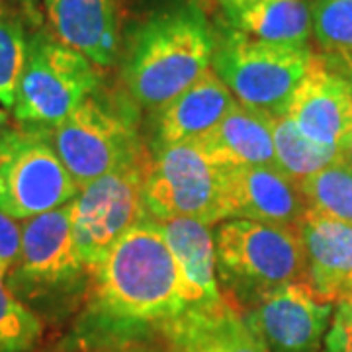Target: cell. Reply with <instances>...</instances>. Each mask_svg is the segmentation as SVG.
I'll return each instance as SVG.
<instances>
[{
	"instance_id": "obj_7",
	"label": "cell",
	"mask_w": 352,
	"mask_h": 352,
	"mask_svg": "<svg viewBox=\"0 0 352 352\" xmlns=\"http://www.w3.org/2000/svg\"><path fill=\"white\" fill-rule=\"evenodd\" d=\"M78 186L61 163L50 129L6 126L0 133V212L18 221L75 200Z\"/></svg>"
},
{
	"instance_id": "obj_1",
	"label": "cell",
	"mask_w": 352,
	"mask_h": 352,
	"mask_svg": "<svg viewBox=\"0 0 352 352\" xmlns=\"http://www.w3.org/2000/svg\"><path fill=\"white\" fill-rule=\"evenodd\" d=\"M186 309L175 258L155 219H145L90 268L88 302L75 346L104 349L163 331Z\"/></svg>"
},
{
	"instance_id": "obj_29",
	"label": "cell",
	"mask_w": 352,
	"mask_h": 352,
	"mask_svg": "<svg viewBox=\"0 0 352 352\" xmlns=\"http://www.w3.org/2000/svg\"><path fill=\"white\" fill-rule=\"evenodd\" d=\"M340 157H344L352 164V129L351 133L346 135V139L342 141V145H340Z\"/></svg>"
},
{
	"instance_id": "obj_16",
	"label": "cell",
	"mask_w": 352,
	"mask_h": 352,
	"mask_svg": "<svg viewBox=\"0 0 352 352\" xmlns=\"http://www.w3.org/2000/svg\"><path fill=\"white\" fill-rule=\"evenodd\" d=\"M161 333L170 352H268L247 317L226 300L184 309Z\"/></svg>"
},
{
	"instance_id": "obj_33",
	"label": "cell",
	"mask_w": 352,
	"mask_h": 352,
	"mask_svg": "<svg viewBox=\"0 0 352 352\" xmlns=\"http://www.w3.org/2000/svg\"><path fill=\"white\" fill-rule=\"evenodd\" d=\"M6 12H10V8H8V6H6V4H4L2 0H0V16H2V14H6Z\"/></svg>"
},
{
	"instance_id": "obj_30",
	"label": "cell",
	"mask_w": 352,
	"mask_h": 352,
	"mask_svg": "<svg viewBox=\"0 0 352 352\" xmlns=\"http://www.w3.org/2000/svg\"><path fill=\"white\" fill-rule=\"evenodd\" d=\"M249 2H254V0H217V4L221 6V10L227 12V10H233L237 6H243V4H249Z\"/></svg>"
},
{
	"instance_id": "obj_5",
	"label": "cell",
	"mask_w": 352,
	"mask_h": 352,
	"mask_svg": "<svg viewBox=\"0 0 352 352\" xmlns=\"http://www.w3.org/2000/svg\"><path fill=\"white\" fill-rule=\"evenodd\" d=\"M98 88H102L100 69L41 25L32 30L28 38L14 118L24 126L53 129Z\"/></svg>"
},
{
	"instance_id": "obj_2",
	"label": "cell",
	"mask_w": 352,
	"mask_h": 352,
	"mask_svg": "<svg viewBox=\"0 0 352 352\" xmlns=\"http://www.w3.org/2000/svg\"><path fill=\"white\" fill-rule=\"evenodd\" d=\"M215 34L206 12L184 4L151 14L131 32L122 82L139 110L157 112L212 69Z\"/></svg>"
},
{
	"instance_id": "obj_15",
	"label": "cell",
	"mask_w": 352,
	"mask_h": 352,
	"mask_svg": "<svg viewBox=\"0 0 352 352\" xmlns=\"http://www.w3.org/2000/svg\"><path fill=\"white\" fill-rule=\"evenodd\" d=\"M237 104L226 82L208 69L186 90L157 110L151 153L192 143L214 129Z\"/></svg>"
},
{
	"instance_id": "obj_34",
	"label": "cell",
	"mask_w": 352,
	"mask_h": 352,
	"mask_svg": "<svg viewBox=\"0 0 352 352\" xmlns=\"http://www.w3.org/2000/svg\"><path fill=\"white\" fill-rule=\"evenodd\" d=\"M88 352H104V351H88Z\"/></svg>"
},
{
	"instance_id": "obj_10",
	"label": "cell",
	"mask_w": 352,
	"mask_h": 352,
	"mask_svg": "<svg viewBox=\"0 0 352 352\" xmlns=\"http://www.w3.org/2000/svg\"><path fill=\"white\" fill-rule=\"evenodd\" d=\"M151 155L143 186L149 219L192 217L208 226L221 221L223 168L210 163L196 143L173 145Z\"/></svg>"
},
{
	"instance_id": "obj_32",
	"label": "cell",
	"mask_w": 352,
	"mask_h": 352,
	"mask_svg": "<svg viewBox=\"0 0 352 352\" xmlns=\"http://www.w3.org/2000/svg\"><path fill=\"white\" fill-rule=\"evenodd\" d=\"M6 126H8V113L4 112V110H0V133L6 129Z\"/></svg>"
},
{
	"instance_id": "obj_26",
	"label": "cell",
	"mask_w": 352,
	"mask_h": 352,
	"mask_svg": "<svg viewBox=\"0 0 352 352\" xmlns=\"http://www.w3.org/2000/svg\"><path fill=\"white\" fill-rule=\"evenodd\" d=\"M323 352H352V303L335 305L333 321L323 342Z\"/></svg>"
},
{
	"instance_id": "obj_9",
	"label": "cell",
	"mask_w": 352,
	"mask_h": 352,
	"mask_svg": "<svg viewBox=\"0 0 352 352\" xmlns=\"http://www.w3.org/2000/svg\"><path fill=\"white\" fill-rule=\"evenodd\" d=\"M153 155L124 164L78 190L71 201L73 239L88 272L129 229L147 219L143 186Z\"/></svg>"
},
{
	"instance_id": "obj_11",
	"label": "cell",
	"mask_w": 352,
	"mask_h": 352,
	"mask_svg": "<svg viewBox=\"0 0 352 352\" xmlns=\"http://www.w3.org/2000/svg\"><path fill=\"white\" fill-rule=\"evenodd\" d=\"M335 303L307 282H292L247 309V321L268 352H321Z\"/></svg>"
},
{
	"instance_id": "obj_24",
	"label": "cell",
	"mask_w": 352,
	"mask_h": 352,
	"mask_svg": "<svg viewBox=\"0 0 352 352\" xmlns=\"http://www.w3.org/2000/svg\"><path fill=\"white\" fill-rule=\"evenodd\" d=\"M16 12L0 16V104L12 108L24 71L30 32Z\"/></svg>"
},
{
	"instance_id": "obj_6",
	"label": "cell",
	"mask_w": 352,
	"mask_h": 352,
	"mask_svg": "<svg viewBox=\"0 0 352 352\" xmlns=\"http://www.w3.org/2000/svg\"><path fill=\"white\" fill-rule=\"evenodd\" d=\"M311 57L309 45L268 43L227 28L215 41L212 69L239 104L278 118L288 112Z\"/></svg>"
},
{
	"instance_id": "obj_35",
	"label": "cell",
	"mask_w": 352,
	"mask_h": 352,
	"mask_svg": "<svg viewBox=\"0 0 352 352\" xmlns=\"http://www.w3.org/2000/svg\"><path fill=\"white\" fill-rule=\"evenodd\" d=\"M351 303H352V302H351Z\"/></svg>"
},
{
	"instance_id": "obj_27",
	"label": "cell",
	"mask_w": 352,
	"mask_h": 352,
	"mask_svg": "<svg viewBox=\"0 0 352 352\" xmlns=\"http://www.w3.org/2000/svg\"><path fill=\"white\" fill-rule=\"evenodd\" d=\"M22 249V221L0 212V270L4 276L14 268Z\"/></svg>"
},
{
	"instance_id": "obj_14",
	"label": "cell",
	"mask_w": 352,
	"mask_h": 352,
	"mask_svg": "<svg viewBox=\"0 0 352 352\" xmlns=\"http://www.w3.org/2000/svg\"><path fill=\"white\" fill-rule=\"evenodd\" d=\"M51 34L98 69L122 55L120 0H43Z\"/></svg>"
},
{
	"instance_id": "obj_20",
	"label": "cell",
	"mask_w": 352,
	"mask_h": 352,
	"mask_svg": "<svg viewBox=\"0 0 352 352\" xmlns=\"http://www.w3.org/2000/svg\"><path fill=\"white\" fill-rule=\"evenodd\" d=\"M223 14L229 28L268 43L307 47L314 38L309 0H254Z\"/></svg>"
},
{
	"instance_id": "obj_4",
	"label": "cell",
	"mask_w": 352,
	"mask_h": 352,
	"mask_svg": "<svg viewBox=\"0 0 352 352\" xmlns=\"http://www.w3.org/2000/svg\"><path fill=\"white\" fill-rule=\"evenodd\" d=\"M50 139L78 190L147 149L139 135V106L126 92L98 88L57 127Z\"/></svg>"
},
{
	"instance_id": "obj_18",
	"label": "cell",
	"mask_w": 352,
	"mask_h": 352,
	"mask_svg": "<svg viewBox=\"0 0 352 352\" xmlns=\"http://www.w3.org/2000/svg\"><path fill=\"white\" fill-rule=\"evenodd\" d=\"M300 235L307 282L335 305L352 302V226L307 214Z\"/></svg>"
},
{
	"instance_id": "obj_19",
	"label": "cell",
	"mask_w": 352,
	"mask_h": 352,
	"mask_svg": "<svg viewBox=\"0 0 352 352\" xmlns=\"http://www.w3.org/2000/svg\"><path fill=\"white\" fill-rule=\"evenodd\" d=\"M272 118L237 102L214 129L192 143L219 168L276 166Z\"/></svg>"
},
{
	"instance_id": "obj_25",
	"label": "cell",
	"mask_w": 352,
	"mask_h": 352,
	"mask_svg": "<svg viewBox=\"0 0 352 352\" xmlns=\"http://www.w3.org/2000/svg\"><path fill=\"white\" fill-rule=\"evenodd\" d=\"M315 43L327 55L352 57V0H309Z\"/></svg>"
},
{
	"instance_id": "obj_17",
	"label": "cell",
	"mask_w": 352,
	"mask_h": 352,
	"mask_svg": "<svg viewBox=\"0 0 352 352\" xmlns=\"http://www.w3.org/2000/svg\"><path fill=\"white\" fill-rule=\"evenodd\" d=\"M175 258L182 300L188 307H212L223 300L217 284L212 226L192 217L157 221Z\"/></svg>"
},
{
	"instance_id": "obj_8",
	"label": "cell",
	"mask_w": 352,
	"mask_h": 352,
	"mask_svg": "<svg viewBox=\"0 0 352 352\" xmlns=\"http://www.w3.org/2000/svg\"><path fill=\"white\" fill-rule=\"evenodd\" d=\"M90 272L76 251L71 204L22 221V249L6 284L20 302L50 303L88 288Z\"/></svg>"
},
{
	"instance_id": "obj_22",
	"label": "cell",
	"mask_w": 352,
	"mask_h": 352,
	"mask_svg": "<svg viewBox=\"0 0 352 352\" xmlns=\"http://www.w3.org/2000/svg\"><path fill=\"white\" fill-rule=\"evenodd\" d=\"M307 214L352 226V164L339 157L298 184Z\"/></svg>"
},
{
	"instance_id": "obj_31",
	"label": "cell",
	"mask_w": 352,
	"mask_h": 352,
	"mask_svg": "<svg viewBox=\"0 0 352 352\" xmlns=\"http://www.w3.org/2000/svg\"><path fill=\"white\" fill-rule=\"evenodd\" d=\"M337 59H339V63L342 65V69H346V75L351 78L352 82V57H339V55H335Z\"/></svg>"
},
{
	"instance_id": "obj_13",
	"label": "cell",
	"mask_w": 352,
	"mask_h": 352,
	"mask_svg": "<svg viewBox=\"0 0 352 352\" xmlns=\"http://www.w3.org/2000/svg\"><path fill=\"white\" fill-rule=\"evenodd\" d=\"M219 214L221 221L249 219L300 229L307 206L300 188L276 166H235L223 168Z\"/></svg>"
},
{
	"instance_id": "obj_28",
	"label": "cell",
	"mask_w": 352,
	"mask_h": 352,
	"mask_svg": "<svg viewBox=\"0 0 352 352\" xmlns=\"http://www.w3.org/2000/svg\"><path fill=\"white\" fill-rule=\"evenodd\" d=\"M12 12H16L32 30L43 25V12L41 2L43 0H2Z\"/></svg>"
},
{
	"instance_id": "obj_12",
	"label": "cell",
	"mask_w": 352,
	"mask_h": 352,
	"mask_svg": "<svg viewBox=\"0 0 352 352\" xmlns=\"http://www.w3.org/2000/svg\"><path fill=\"white\" fill-rule=\"evenodd\" d=\"M286 116L305 138L340 151L352 129V82L335 55L314 53Z\"/></svg>"
},
{
	"instance_id": "obj_23",
	"label": "cell",
	"mask_w": 352,
	"mask_h": 352,
	"mask_svg": "<svg viewBox=\"0 0 352 352\" xmlns=\"http://www.w3.org/2000/svg\"><path fill=\"white\" fill-rule=\"evenodd\" d=\"M43 325L6 284L0 270V352H28L36 346Z\"/></svg>"
},
{
	"instance_id": "obj_3",
	"label": "cell",
	"mask_w": 352,
	"mask_h": 352,
	"mask_svg": "<svg viewBox=\"0 0 352 352\" xmlns=\"http://www.w3.org/2000/svg\"><path fill=\"white\" fill-rule=\"evenodd\" d=\"M221 286L251 309L276 289L307 280L300 229L249 219H226L214 233Z\"/></svg>"
},
{
	"instance_id": "obj_21",
	"label": "cell",
	"mask_w": 352,
	"mask_h": 352,
	"mask_svg": "<svg viewBox=\"0 0 352 352\" xmlns=\"http://www.w3.org/2000/svg\"><path fill=\"white\" fill-rule=\"evenodd\" d=\"M272 139L274 164L296 186L340 157L337 147L305 138L288 116L272 118Z\"/></svg>"
}]
</instances>
